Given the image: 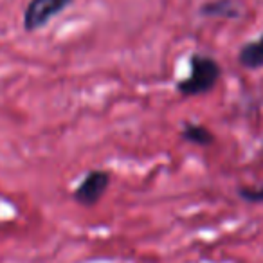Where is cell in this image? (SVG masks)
<instances>
[{
  "label": "cell",
  "mask_w": 263,
  "mask_h": 263,
  "mask_svg": "<svg viewBox=\"0 0 263 263\" xmlns=\"http://www.w3.org/2000/svg\"><path fill=\"white\" fill-rule=\"evenodd\" d=\"M222 78V67L213 56L193 52L190 56V76L177 81V92L186 98H195L211 92Z\"/></svg>",
  "instance_id": "obj_1"
},
{
  "label": "cell",
  "mask_w": 263,
  "mask_h": 263,
  "mask_svg": "<svg viewBox=\"0 0 263 263\" xmlns=\"http://www.w3.org/2000/svg\"><path fill=\"white\" fill-rule=\"evenodd\" d=\"M74 0H29L24 9V29L27 33H36L44 29L54 16L62 15Z\"/></svg>",
  "instance_id": "obj_2"
},
{
  "label": "cell",
  "mask_w": 263,
  "mask_h": 263,
  "mask_svg": "<svg viewBox=\"0 0 263 263\" xmlns=\"http://www.w3.org/2000/svg\"><path fill=\"white\" fill-rule=\"evenodd\" d=\"M110 186V173L106 170H90L76 186L72 198L81 208H94Z\"/></svg>",
  "instance_id": "obj_3"
},
{
  "label": "cell",
  "mask_w": 263,
  "mask_h": 263,
  "mask_svg": "<svg viewBox=\"0 0 263 263\" xmlns=\"http://www.w3.org/2000/svg\"><path fill=\"white\" fill-rule=\"evenodd\" d=\"M243 11L240 0H209L198 9L205 18H240Z\"/></svg>",
  "instance_id": "obj_4"
},
{
  "label": "cell",
  "mask_w": 263,
  "mask_h": 263,
  "mask_svg": "<svg viewBox=\"0 0 263 263\" xmlns=\"http://www.w3.org/2000/svg\"><path fill=\"white\" fill-rule=\"evenodd\" d=\"M238 63L247 70L263 69V34L241 45L238 51Z\"/></svg>",
  "instance_id": "obj_5"
},
{
  "label": "cell",
  "mask_w": 263,
  "mask_h": 263,
  "mask_svg": "<svg viewBox=\"0 0 263 263\" xmlns=\"http://www.w3.org/2000/svg\"><path fill=\"white\" fill-rule=\"evenodd\" d=\"M180 137H182L184 141H187V143L197 144V146H202V148L211 146L216 141L211 128L204 126V124H200V123H193V121H186V123H184Z\"/></svg>",
  "instance_id": "obj_6"
},
{
  "label": "cell",
  "mask_w": 263,
  "mask_h": 263,
  "mask_svg": "<svg viewBox=\"0 0 263 263\" xmlns=\"http://www.w3.org/2000/svg\"><path fill=\"white\" fill-rule=\"evenodd\" d=\"M238 197H240L241 200L249 202V204H263V186L240 187V190H238Z\"/></svg>",
  "instance_id": "obj_7"
}]
</instances>
